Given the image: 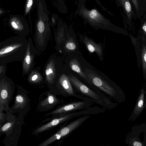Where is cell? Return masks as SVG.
I'll return each mask as SVG.
<instances>
[{"label": "cell", "mask_w": 146, "mask_h": 146, "mask_svg": "<svg viewBox=\"0 0 146 146\" xmlns=\"http://www.w3.org/2000/svg\"><path fill=\"white\" fill-rule=\"evenodd\" d=\"M55 61L52 60L47 64L45 69L46 79L48 87L51 88L56 80V69Z\"/></svg>", "instance_id": "cell-16"}, {"label": "cell", "mask_w": 146, "mask_h": 146, "mask_svg": "<svg viewBox=\"0 0 146 146\" xmlns=\"http://www.w3.org/2000/svg\"><path fill=\"white\" fill-rule=\"evenodd\" d=\"M80 37L90 52H96L100 60H103V47L102 44H97L92 38L86 36L81 35Z\"/></svg>", "instance_id": "cell-15"}, {"label": "cell", "mask_w": 146, "mask_h": 146, "mask_svg": "<svg viewBox=\"0 0 146 146\" xmlns=\"http://www.w3.org/2000/svg\"><path fill=\"white\" fill-rule=\"evenodd\" d=\"M64 102L63 100L58 98L56 95L49 90L40 96L36 110L39 112L48 111Z\"/></svg>", "instance_id": "cell-10"}, {"label": "cell", "mask_w": 146, "mask_h": 146, "mask_svg": "<svg viewBox=\"0 0 146 146\" xmlns=\"http://www.w3.org/2000/svg\"><path fill=\"white\" fill-rule=\"evenodd\" d=\"M66 49L70 51H73L76 49L77 46L74 41L70 39L67 41L65 45Z\"/></svg>", "instance_id": "cell-23"}, {"label": "cell", "mask_w": 146, "mask_h": 146, "mask_svg": "<svg viewBox=\"0 0 146 146\" xmlns=\"http://www.w3.org/2000/svg\"><path fill=\"white\" fill-rule=\"evenodd\" d=\"M14 124V121H10L6 123L0 128V132H5L10 130L12 128Z\"/></svg>", "instance_id": "cell-24"}, {"label": "cell", "mask_w": 146, "mask_h": 146, "mask_svg": "<svg viewBox=\"0 0 146 146\" xmlns=\"http://www.w3.org/2000/svg\"><path fill=\"white\" fill-rule=\"evenodd\" d=\"M49 90L56 95L65 97L73 96L82 100H91L93 102L91 99L76 94L73 88L68 76L64 74L60 76L57 81L55 82Z\"/></svg>", "instance_id": "cell-6"}, {"label": "cell", "mask_w": 146, "mask_h": 146, "mask_svg": "<svg viewBox=\"0 0 146 146\" xmlns=\"http://www.w3.org/2000/svg\"><path fill=\"white\" fill-rule=\"evenodd\" d=\"M1 126H2V125H1V124H0V128L1 127Z\"/></svg>", "instance_id": "cell-30"}, {"label": "cell", "mask_w": 146, "mask_h": 146, "mask_svg": "<svg viewBox=\"0 0 146 146\" xmlns=\"http://www.w3.org/2000/svg\"><path fill=\"white\" fill-rule=\"evenodd\" d=\"M125 143L130 146H146V124L145 122L133 126L126 135Z\"/></svg>", "instance_id": "cell-9"}, {"label": "cell", "mask_w": 146, "mask_h": 146, "mask_svg": "<svg viewBox=\"0 0 146 146\" xmlns=\"http://www.w3.org/2000/svg\"><path fill=\"white\" fill-rule=\"evenodd\" d=\"M14 83L12 79L5 75L0 77V111H9V104L14 90Z\"/></svg>", "instance_id": "cell-8"}, {"label": "cell", "mask_w": 146, "mask_h": 146, "mask_svg": "<svg viewBox=\"0 0 146 146\" xmlns=\"http://www.w3.org/2000/svg\"><path fill=\"white\" fill-rule=\"evenodd\" d=\"M28 42L25 37L18 35L0 42V64L14 61L22 62Z\"/></svg>", "instance_id": "cell-2"}, {"label": "cell", "mask_w": 146, "mask_h": 146, "mask_svg": "<svg viewBox=\"0 0 146 146\" xmlns=\"http://www.w3.org/2000/svg\"><path fill=\"white\" fill-rule=\"evenodd\" d=\"M10 23L11 27L18 36L25 37L26 35L24 32V27L19 19L16 17H13L10 19Z\"/></svg>", "instance_id": "cell-19"}, {"label": "cell", "mask_w": 146, "mask_h": 146, "mask_svg": "<svg viewBox=\"0 0 146 146\" xmlns=\"http://www.w3.org/2000/svg\"><path fill=\"white\" fill-rule=\"evenodd\" d=\"M29 100L26 94H17L15 97V103L13 107L14 109H23L28 105Z\"/></svg>", "instance_id": "cell-20"}, {"label": "cell", "mask_w": 146, "mask_h": 146, "mask_svg": "<svg viewBox=\"0 0 146 146\" xmlns=\"http://www.w3.org/2000/svg\"><path fill=\"white\" fill-rule=\"evenodd\" d=\"M33 2V0H27L25 10V14H27L31 8Z\"/></svg>", "instance_id": "cell-26"}, {"label": "cell", "mask_w": 146, "mask_h": 146, "mask_svg": "<svg viewBox=\"0 0 146 146\" xmlns=\"http://www.w3.org/2000/svg\"><path fill=\"white\" fill-rule=\"evenodd\" d=\"M137 19H141L146 13L145 0H131Z\"/></svg>", "instance_id": "cell-18"}, {"label": "cell", "mask_w": 146, "mask_h": 146, "mask_svg": "<svg viewBox=\"0 0 146 146\" xmlns=\"http://www.w3.org/2000/svg\"><path fill=\"white\" fill-rule=\"evenodd\" d=\"M146 91L143 86L140 90L134 108L128 119V121H134L146 108Z\"/></svg>", "instance_id": "cell-14"}, {"label": "cell", "mask_w": 146, "mask_h": 146, "mask_svg": "<svg viewBox=\"0 0 146 146\" xmlns=\"http://www.w3.org/2000/svg\"><path fill=\"white\" fill-rule=\"evenodd\" d=\"M84 72L92 84L111 100L119 104L125 102L124 91L107 77L90 69L84 68Z\"/></svg>", "instance_id": "cell-1"}, {"label": "cell", "mask_w": 146, "mask_h": 146, "mask_svg": "<svg viewBox=\"0 0 146 146\" xmlns=\"http://www.w3.org/2000/svg\"><path fill=\"white\" fill-rule=\"evenodd\" d=\"M26 50L22 62V76L26 74L28 75L32 70L34 66L36 51L30 37L29 38Z\"/></svg>", "instance_id": "cell-12"}, {"label": "cell", "mask_w": 146, "mask_h": 146, "mask_svg": "<svg viewBox=\"0 0 146 146\" xmlns=\"http://www.w3.org/2000/svg\"><path fill=\"white\" fill-rule=\"evenodd\" d=\"M141 60L143 73L144 79L146 80V46L143 44L142 46Z\"/></svg>", "instance_id": "cell-22"}, {"label": "cell", "mask_w": 146, "mask_h": 146, "mask_svg": "<svg viewBox=\"0 0 146 146\" xmlns=\"http://www.w3.org/2000/svg\"><path fill=\"white\" fill-rule=\"evenodd\" d=\"M7 70L6 64H0V77L5 75Z\"/></svg>", "instance_id": "cell-25"}, {"label": "cell", "mask_w": 146, "mask_h": 146, "mask_svg": "<svg viewBox=\"0 0 146 146\" xmlns=\"http://www.w3.org/2000/svg\"><path fill=\"white\" fill-rule=\"evenodd\" d=\"M90 117L89 115H86L79 117L68 125L60 128L56 133L38 146H47L55 141L63 139L77 129Z\"/></svg>", "instance_id": "cell-7"}, {"label": "cell", "mask_w": 146, "mask_h": 146, "mask_svg": "<svg viewBox=\"0 0 146 146\" xmlns=\"http://www.w3.org/2000/svg\"><path fill=\"white\" fill-rule=\"evenodd\" d=\"M5 115L3 112L0 111V123L4 122L5 120Z\"/></svg>", "instance_id": "cell-27"}, {"label": "cell", "mask_w": 146, "mask_h": 146, "mask_svg": "<svg viewBox=\"0 0 146 146\" xmlns=\"http://www.w3.org/2000/svg\"><path fill=\"white\" fill-rule=\"evenodd\" d=\"M94 103L91 100L74 101L61 105L55 109L46 113L44 117L51 115L49 118H46L42 121V123L48 122L52 119L78 110L86 109L91 107Z\"/></svg>", "instance_id": "cell-5"}, {"label": "cell", "mask_w": 146, "mask_h": 146, "mask_svg": "<svg viewBox=\"0 0 146 146\" xmlns=\"http://www.w3.org/2000/svg\"><path fill=\"white\" fill-rule=\"evenodd\" d=\"M103 111L102 108L95 106L90 107L79 111L67 113L54 118L46 123L36 127L33 132L32 134L38 135L39 134L54 128L76 117L86 115L98 114L102 113Z\"/></svg>", "instance_id": "cell-4"}, {"label": "cell", "mask_w": 146, "mask_h": 146, "mask_svg": "<svg viewBox=\"0 0 146 146\" xmlns=\"http://www.w3.org/2000/svg\"><path fill=\"white\" fill-rule=\"evenodd\" d=\"M146 1V0H145Z\"/></svg>", "instance_id": "cell-31"}, {"label": "cell", "mask_w": 146, "mask_h": 146, "mask_svg": "<svg viewBox=\"0 0 146 146\" xmlns=\"http://www.w3.org/2000/svg\"><path fill=\"white\" fill-rule=\"evenodd\" d=\"M52 20L53 23H54L55 22V20L54 18L53 17H52Z\"/></svg>", "instance_id": "cell-28"}, {"label": "cell", "mask_w": 146, "mask_h": 146, "mask_svg": "<svg viewBox=\"0 0 146 146\" xmlns=\"http://www.w3.org/2000/svg\"><path fill=\"white\" fill-rule=\"evenodd\" d=\"M50 36L49 30L47 29L43 21L40 19L37 24L34 36L35 43L38 49L42 51L45 49Z\"/></svg>", "instance_id": "cell-11"}, {"label": "cell", "mask_w": 146, "mask_h": 146, "mask_svg": "<svg viewBox=\"0 0 146 146\" xmlns=\"http://www.w3.org/2000/svg\"><path fill=\"white\" fill-rule=\"evenodd\" d=\"M3 11L1 10L0 9V14H1L2 13H3Z\"/></svg>", "instance_id": "cell-29"}, {"label": "cell", "mask_w": 146, "mask_h": 146, "mask_svg": "<svg viewBox=\"0 0 146 146\" xmlns=\"http://www.w3.org/2000/svg\"><path fill=\"white\" fill-rule=\"evenodd\" d=\"M117 7L122 8L125 23L132 27L133 21L136 20L135 10L131 0H115Z\"/></svg>", "instance_id": "cell-13"}, {"label": "cell", "mask_w": 146, "mask_h": 146, "mask_svg": "<svg viewBox=\"0 0 146 146\" xmlns=\"http://www.w3.org/2000/svg\"><path fill=\"white\" fill-rule=\"evenodd\" d=\"M27 80L28 82L32 84H38L42 82L43 78L39 70L35 69L31 71L28 75Z\"/></svg>", "instance_id": "cell-21"}, {"label": "cell", "mask_w": 146, "mask_h": 146, "mask_svg": "<svg viewBox=\"0 0 146 146\" xmlns=\"http://www.w3.org/2000/svg\"><path fill=\"white\" fill-rule=\"evenodd\" d=\"M69 66L73 70L79 74L87 85L95 91L99 90L94 86L92 84L84 73L80 64L77 60H71L69 62Z\"/></svg>", "instance_id": "cell-17"}, {"label": "cell", "mask_w": 146, "mask_h": 146, "mask_svg": "<svg viewBox=\"0 0 146 146\" xmlns=\"http://www.w3.org/2000/svg\"><path fill=\"white\" fill-rule=\"evenodd\" d=\"M80 13L87 23L94 29H101L110 31L125 35L128 33L125 29L113 24L110 20L105 17L96 9H87L84 4H82Z\"/></svg>", "instance_id": "cell-3"}]
</instances>
